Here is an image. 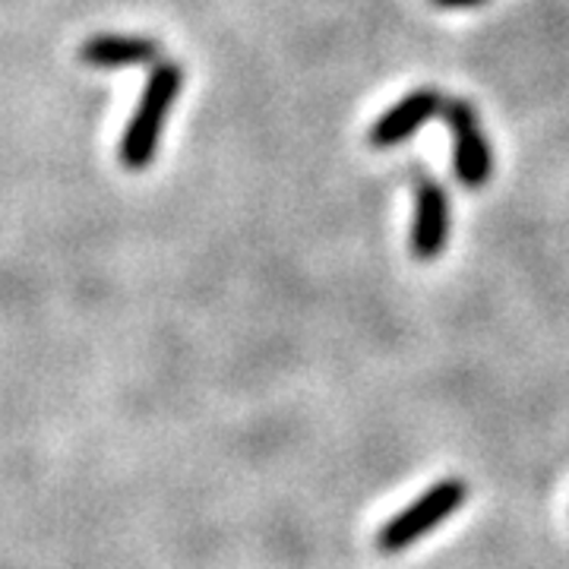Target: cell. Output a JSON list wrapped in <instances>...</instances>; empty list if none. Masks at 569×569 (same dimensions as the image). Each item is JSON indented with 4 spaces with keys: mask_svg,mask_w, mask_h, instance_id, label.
Masks as SVG:
<instances>
[{
    "mask_svg": "<svg viewBox=\"0 0 569 569\" xmlns=\"http://www.w3.org/2000/svg\"><path fill=\"white\" fill-rule=\"evenodd\" d=\"M449 241V203L437 181H421L415 193L411 253L418 260H437Z\"/></svg>",
    "mask_w": 569,
    "mask_h": 569,
    "instance_id": "5",
    "label": "cell"
},
{
    "mask_svg": "<svg viewBox=\"0 0 569 569\" xmlns=\"http://www.w3.org/2000/svg\"><path fill=\"white\" fill-rule=\"evenodd\" d=\"M162 44L149 36H92L82 41L80 61L96 70H121L159 61Z\"/></svg>",
    "mask_w": 569,
    "mask_h": 569,
    "instance_id": "6",
    "label": "cell"
},
{
    "mask_svg": "<svg viewBox=\"0 0 569 569\" xmlns=\"http://www.w3.org/2000/svg\"><path fill=\"white\" fill-rule=\"evenodd\" d=\"M443 118L452 130V168L466 187H485L493 171V152L478 123L475 108L462 99L443 104Z\"/></svg>",
    "mask_w": 569,
    "mask_h": 569,
    "instance_id": "3",
    "label": "cell"
},
{
    "mask_svg": "<svg viewBox=\"0 0 569 569\" xmlns=\"http://www.w3.org/2000/svg\"><path fill=\"white\" fill-rule=\"evenodd\" d=\"M181 86V63L159 61L152 67L140 96V104H137L130 123L123 127L121 149H118L121 164L127 171H142V168L152 164L156 152H159V142H162L164 123H168V111H171V104L178 102Z\"/></svg>",
    "mask_w": 569,
    "mask_h": 569,
    "instance_id": "1",
    "label": "cell"
},
{
    "mask_svg": "<svg viewBox=\"0 0 569 569\" xmlns=\"http://www.w3.org/2000/svg\"><path fill=\"white\" fill-rule=\"evenodd\" d=\"M468 497V485L462 478H443L433 488H427L415 503L399 509L387 526L377 531V548L383 553H399L411 548L418 538H425L427 531L443 526L452 512H459Z\"/></svg>",
    "mask_w": 569,
    "mask_h": 569,
    "instance_id": "2",
    "label": "cell"
},
{
    "mask_svg": "<svg viewBox=\"0 0 569 569\" xmlns=\"http://www.w3.org/2000/svg\"><path fill=\"white\" fill-rule=\"evenodd\" d=\"M437 114H443L440 92L437 89H415L411 96L392 104L387 114H380V121L370 127L367 140L373 149H392V146L406 142L411 133H418Z\"/></svg>",
    "mask_w": 569,
    "mask_h": 569,
    "instance_id": "4",
    "label": "cell"
},
{
    "mask_svg": "<svg viewBox=\"0 0 569 569\" xmlns=\"http://www.w3.org/2000/svg\"><path fill=\"white\" fill-rule=\"evenodd\" d=\"M437 7H443V10H462V7H478V3H485V0H433Z\"/></svg>",
    "mask_w": 569,
    "mask_h": 569,
    "instance_id": "7",
    "label": "cell"
}]
</instances>
